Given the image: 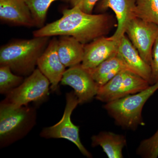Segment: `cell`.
Masks as SVG:
<instances>
[{"label": "cell", "mask_w": 158, "mask_h": 158, "mask_svg": "<svg viewBox=\"0 0 158 158\" xmlns=\"http://www.w3.org/2000/svg\"><path fill=\"white\" fill-rule=\"evenodd\" d=\"M50 84L48 79L39 69H36L19 86L6 94L2 102L19 107L31 102L44 100L48 95Z\"/></svg>", "instance_id": "obj_5"}, {"label": "cell", "mask_w": 158, "mask_h": 158, "mask_svg": "<svg viewBox=\"0 0 158 158\" xmlns=\"http://www.w3.org/2000/svg\"><path fill=\"white\" fill-rule=\"evenodd\" d=\"M151 67L152 85L158 82V35L153 47Z\"/></svg>", "instance_id": "obj_22"}, {"label": "cell", "mask_w": 158, "mask_h": 158, "mask_svg": "<svg viewBox=\"0 0 158 158\" xmlns=\"http://www.w3.org/2000/svg\"><path fill=\"white\" fill-rule=\"evenodd\" d=\"M31 11L36 27L41 28L44 26L47 14L52 3L57 1L69 0H25Z\"/></svg>", "instance_id": "obj_19"}, {"label": "cell", "mask_w": 158, "mask_h": 158, "mask_svg": "<svg viewBox=\"0 0 158 158\" xmlns=\"http://www.w3.org/2000/svg\"><path fill=\"white\" fill-rule=\"evenodd\" d=\"M117 54L133 73L145 79L152 85L151 65L142 59L126 34L120 40Z\"/></svg>", "instance_id": "obj_14"}, {"label": "cell", "mask_w": 158, "mask_h": 158, "mask_svg": "<svg viewBox=\"0 0 158 158\" xmlns=\"http://www.w3.org/2000/svg\"><path fill=\"white\" fill-rule=\"evenodd\" d=\"M84 45L74 37L60 36L58 39L57 51L61 62L65 67H70L81 63Z\"/></svg>", "instance_id": "obj_16"}, {"label": "cell", "mask_w": 158, "mask_h": 158, "mask_svg": "<svg viewBox=\"0 0 158 158\" xmlns=\"http://www.w3.org/2000/svg\"><path fill=\"white\" fill-rule=\"evenodd\" d=\"M23 77L14 73L8 66H0V93L7 94L23 82Z\"/></svg>", "instance_id": "obj_20"}, {"label": "cell", "mask_w": 158, "mask_h": 158, "mask_svg": "<svg viewBox=\"0 0 158 158\" xmlns=\"http://www.w3.org/2000/svg\"><path fill=\"white\" fill-rule=\"evenodd\" d=\"M49 37L16 39L0 48V66L10 67L14 73L29 76L35 70L40 57L50 41Z\"/></svg>", "instance_id": "obj_2"}, {"label": "cell", "mask_w": 158, "mask_h": 158, "mask_svg": "<svg viewBox=\"0 0 158 158\" xmlns=\"http://www.w3.org/2000/svg\"><path fill=\"white\" fill-rule=\"evenodd\" d=\"M125 34L142 59L151 65L153 47L158 35V26L135 17L128 25Z\"/></svg>", "instance_id": "obj_8"}, {"label": "cell", "mask_w": 158, "mask_h": 158, "mask_svg": "<svg viewBox=\"0 0 158 158\" xmlns=\"http://www.w3.org/2000/svg\"><path fill=\"white\" fill-rule=\"evenodd\" d=\"M150 85L149 82L137 74L130 71H123L99 87L95 98L106 103L141 92Z\"/></svg>", "instance_id": "obj_7"}, {"label": "cell", "mask_w": 158, "mask_h": 158, "mask_svg": "<svg viewBox=\"0 0 158 158\" xmlns=\"http://www.w3.org/2000/svg\"><path fill=\"white\" fill-rule=\"evenodd\" d=\"M135 17L158 26V0H136Z\"/></svg>", "instance_id": "obj_18"}, {"label": "cell", "mask_w": 158, "mask_h": 158, "mask_svg": "<svg viewBox=\"0 0 158 158\" xmlns=\"http://www.w3.org/2000/svg\"><path fill=\"white\" fill-rule=\"evenodd\" d=\"M91 140L92 147H101L108 158H123V150L127 144L125 136L104 131L94 135Z\"/></svg>", "instance_id": "obj_15"}, {"label": "cell", "mask_w": 158, "mask_h": 158, "mask_svg": "<svg viewBox=\"0 0 158 158\" xmlns=\"http://www.w3.org/2000/svg\"><path fill=\"white\" fill-rule=\"evenodd\" d=\"M137 155L143 158L158 157V128L149 138L141 141L136 150Z\"/></svg>", "instance_id": "obj_21"}, {"label": "cell", "mask_w": 158, "mask_h": 158, "mask_svg": "<svg viewBox=\"0 0 158 158\" xmlns=\"http://www.w3.org/2000/svg\"><path fill=\"white\" fill-rule=\"evenodd\" d=\"M58 39L54 37L50 40L37 61L39 70L48 79L51 84V89L53 91L58 90V85L65 72V66L59 58L57 51Z\"/></svg>", "instance_id": "obj_11"}, {"label": "cell", "mask_w": 158, "mask_h": 158, "mask_svg": "<svg viewBox=\"0 0 158 158\" xmlns=\"http://www.w3.org/2000/svg\"><path fill=\"white\" fill-rule=\"evenodd\" d=\"M101 0H69L72 7H78L84 12L92 14L97 3Z\"/></svg>", "instance_id": "obj_23"}, {"label": "cell", "mask_w": 158, "mask_h": 158, "mask_svg": "<svg viewBox=\"0 0 158 158\" xmlns=\"http://www.w3.org/2000/svg\"><path fill=\"white\" fill-rule=\"evenodd\" d=\"M61 18L34 31V37L69 36L83 44L107 35L113 26V17L107 14H88L77 6L64 9Z\"/></svg>", "instance_id": "obj_1"}, {"label": "cell", "mask_w": 158, "mask_h": 158, "mask_svg": "<svg viewBox=\"0 0 158 158\" xmlns=\"http://www.w3.org/2000/svg\"><path fill=\"white\" fill-rule=\"evenodd\" d=\"M0 19L12 25L36 27L25 0H0Z\"/></svg>", "instance_id": "obj_13"}, {"label": "cell", "mask_w": 158, "mask_h": 158, "mask_svg": "<svg viewBox=\"0 0 158 158\" xmlns=\"http://www.w3.org/2000/svg\"><path fill=\"white\" fill-rule=\"evenodd\" d=\"M61 84L73 88L79 104H84L92 100L96 96L99 87L88 69L83 67L81 64L69 67L65 70Z\"/></svg>", "instance_id": "obj_9"}, {"label": "cell", "mask_w": 158, "mask_h": 158, "mask_svg": "<svg viewBox=\"0 0 158 158\" xmlns=\"http://www.w3.org/2000/svg\"><path fill=\"white\" fill-rule=\"evenodd\" d=\"M87 69L99 87L105 85L122 71L128 70L133 72L117 53L95 68Z\"/></svg>", "instance_id": "obj_17"}, {"label": "cell", "mask_w": 158, "mask_h": 158, "mask_svg": "<svg viewBox=\"0 0 158 158\" xmlns=\"http://www.w3.org/2000/svg\"><path fill=\"white\" fill-rule=\"evenodd\" d=\"M65 99L66 105L61 120L52 126L44 128L40 136L46 139H67L75 144L83 155L88 158H92L91 153L82 144L79 135L80 127L73 124L71 119L72 113L79 104L78 99L74 91L66 93Z\"/></svg>", "instance_id": "obj_6"}, {"label": "cell", "mask_w": 158, "mask_h": 158, "mask_svg": "<svg viewBox=\"0 0 158 158\" xmlns=\"http://www.w3.org/2000/svg\"><path fill=\"white\" fill-rule=\"evenodd\" d=\"M158 90V82L141 92L106 103L103 107L117 126L135 131L145 125L142 110L145 103Z\"/></svg>", "instance_id": "obj_3"}, {"label": "cell", "mask_w": 158, "mask_h": 158, "mask_svg": "<svg viewBox=\"0 0 158 158\" xmlns=\"http://www.w3.org/2000/svg\"><path fill=\"white\" fill-rule=\"evenodd\" d=\"M136 0H101L97 6L99 11L112 9L116 15L117 28L111 37L120 41L125 34L128 25L135 18Z\"/></svg>", "instance_id": "obj_12"}, {"label": "cell", "mask_w": 158, "mask_h": 158, "mask_svg": "<svg viewBox=\"0 0 158 158\" xmlns=\"http://www.w3.org/2000/svg\"><path fill=\"white\" fill-rule=\"evenodd\" d=\"M120 41L112 37L102 36L84 45V54L81 62L86 69L95 68L114 55L117 54Z\"/></svg>", "instance_id": "obj_10"}, {"label": "cell", "mask_w": 158, "mask_h": 158, "mask_svg": "<svg viewBox=\"0 0 158 158\" xmlns=\"http://www.w3.org/2000/svg\"><path fill=\"white\" fill-rule=\"evenodd\" d=\"M37 113L27 106L19 107L2 102L0 105V146L6 147L22 139L34 127Z\"/></svg>", "instance_id": "obj_4"}]
</instances>
